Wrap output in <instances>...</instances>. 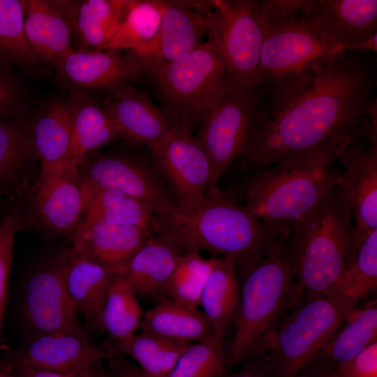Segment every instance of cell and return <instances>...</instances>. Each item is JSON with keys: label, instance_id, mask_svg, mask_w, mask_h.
I'll list each match as a JSON object with an SVG mask.
<instances>
[{"label": "cell", "instance_id": "cell-1", "mask_svg": "<svg viewBox=\"0 0 377 377\" xmlns=\"http://www.w3.org/2000/svg\"><path fill=\"white\" fill-rule=\"evenodd\" d=\"M376 89V54L343 51L313 62L256 101V124L242 158L256 167L334 165L351 140L377 141Z\"/></svg>", "mask_w": 377, "mask_h": 377}, {"label": "cell", "instance_id": "cell-2", "mask_svg": "<svg viewBox=\"0 0 377 377\" xmlns=\"http://www.w3.org/2000/svg\"><path fill=\"white\" fill-rule=\"evenodd\" d=\"M161 231L184 252L205 251L235 258L239 278L267 257L284 237L220 190L200 205L177 211Z\"/></svg>", "mask_w": 377, "mask_h": 377}, {"label": "cell", "instance_id": "cell-3", "mask_svg": "<svg viewBox=\"0 0 377 377\" xmlns=\"http://www.w3.org/2000/svg\"><path fill=\"white\" fill-rule=\"evenodd\" d=\"M244 171L223 190L254 217L283 237L338 185L342 171L309 162L284 161Z\"/></svg>", "mask_w": 377, "mask_h": 377}, {"label": "cell", "instance_id": "cell-4", "mask_svg": "<svg viewBox=\"0 0 377 377\" xmlns=\"http://www.w3.org/2000/svg\"><path fill=\"white\" fill-rule=\"evenodd\" d=\"M239 280L240 309L227 352L231 366L264 357L281 320L304 298L289 235Z\"/></svg>", "mask_w": 377, "mask_h": 377}, {"label": "cell", "instance_id": "cell-5", "mask_svg": "<svg viewBox=\"0 0 377 377\" xmlns=\"http://www.w3.org/2000/svg\"><path fill=\"white\" fill-rule=\"evenodd\" d=\"M351 208L337 186L292 227L295 279L303 297L331 292L354 260Z\"/></svg>", "mask_w": 377, "mask_h": 377}, {"label": "cell", "instance_id": "cell-6", "mask_svg": "<svg viewBox=\"0 0 377 377\" xmlns=\"http://www.w3.org/2000/svg\"><path fill=\"white\" fill-rule=\"evenodd\" d=\"M144 68L159 107L177 126L192 133L232 84L207 41L179 60Z\"/></svg>", "mask_w": 377, "mask_h": 377}, {"label": "cell", "instance_id": "cell-7", "mask_svg": "<svg viewBox=\"0 0 377 377\" xmlns=\"http://www.w3.org/2000/svg\"><path fill=\"white\" fill-rule=\"evenodd\" d=\"M357 305L335 291L303 298L279 324L264 357L266 377H296Z\"/></svg>", "mask_w": 377, "mask_h": 377}, {"label": "cell", "instance_id": "cell-8", "mask_svg": "<svg viewBox=\"0 0 377 377\" xmlns=\"http://www.w3.org/2000/svg\"><path fill=\"white\" fill-rule=\"evenodd\" d=\"M263 16V15H262ZM263 43L256 80V101L278 91L311 64L343 51L302 17H264Z\"/></svg>", "mask_w": 377, "mask_h": 377}, {"label": "cell", "instance_id": "cell-9", "mask_svg": "<svg viewBox=\"0 0 377 377\" xmlns=\"http://www.w3.org/2000/svg\"><path fill=\"white\" fill-rule=\"evenodd\" d=\"M205 16L206 41L215 50L231 82L255 98L265 24L261 1L212 0Z\"/></svg>", "mask_w": 377, "mask_h": 377}, {"label": "cell", "instance_id": "cell-10", "mask_svg": "<svg viewBox=\"0 0 377 377\" xmlns=\"http://www.w3.org/2000/svg\"><path fill=\"white\" fill-rule=\"evenodd\" d=\"M87 188L77 168L63 165L38 177L20 205V229L29 228L47 239L66 237L80 223Z\"/></svg>", "mask_w": 377, "mask_h": 377}, {"label": "cell", "instance_id": "cell-11", "mask_svg": "<svg viewBox=\"0 0 377 377\" xmlns=\"http://www.w3.org/2000/svg\"><path fill=\"white\" fill-rule=\"evenodd\" d=\"M256 109L255 98L232 82L196 130L194 137L212 167L210 195L219 191L222 176L243 158L255 127Z\"/></svg>", "mask_w": 377, "mask_h": 377}, {"label": "cell", "instance_id": "cell-12", "mask_svg": "<svg viewBox=\"0 0 377 377\" xmlns=\"http://www.w3.org/2000/svg\"><path fill=\"white\" fill-rule=\"evenodd\" d=\"M69 252L70 248L66 249L42 263L23 282L20 316L26 342L47 333L81 326L66 283Z\"/></svg>", "mask_w": 377, "mask_h": 377}, {"label": "cell", "instance_id": "cell-13", "mask_svg": "<svg viewBox=\"0 0 377 377\" xmlns=\"http://www.w3.org/2000/svg\"><path fill=\"white\" fill-rule=\"evenodd\" d=\"M149 149L151 165L168 187L177 211L196 207L210 195L211 164L192 133L177 127Z\"/></svg>", "mask_w": 377, "mask_h": 377}, {"label": "cell", "instance_id": "cell-14", "mask_svg": "<svg viewBox=\"0 0 377 377\" xmlns=\"http://www.w3.org/2000/svg\"><path fill=\"white\" fill-rule=\"evenodd\" d=\"M87 186L118 191L145 203L161 223L177 212L176 202L152 165L124 154L88 156L77 168Z\"/></svg>", "mask_w": 377, "mask_h": 377}, {"label": "cell", "instance_id": "cell-15", "mask_svg": "<svg viewBox=\"0 0 377 377\" xmlns=\"http://www.w3.org/2000/svg\"><path fill=\"white\" fill-rule=\"evenodd\" d=\"M343 167L338 186L351 208L354 249L377 230V141L369 138L351 140L339 162Z\"/></svg>", "mask_w": 377, "mask_h": 377}, {"label": "cell", "instance_id": "cell-16", "mask_svg": "<svg viewBox=\"0 0 377 377\" xmlns=\"http://www.w3.org/2000/svg\"><path fill=\"white\" fill-rule=\"evenodd\" d=\"M106 353L92 344L80 327L47 333L26 342L0 363L13 370L24 367L55 373H69L105 359Z\"/></svg>", "mask_w": 377, "mask_h": 377}, {"label": "cell", "instance_id": "cell-17", "mask_svg": "<svg viewBox=\"0 0 377 377\" xmlns=\"http://www.w3.org/2000/svg\"><path fill=\"white\" fill-rule=\"evenodd\" d=\"M54 64L59 78L80 92L105 91L145 76L141 62L132 52L126 50L71 49Z\"/></svg>", "mask_w": 377, "mask_h": 377}, {"label": "cell", "instance_id": "cell-18", "mask_svg": "<svg viewBox=\"0 0 377 377\" xmlns=\"http://www.w3.org/2000/svg\"><path fill=\"white\" fill-rule=\"evenodd\" d=\"M105 92L103 105L121 138L131 143L149 147L179 127L145 91L133 83L122 84Z\"/></svg>", "mask_w": 377, "mask_h": 377}, {"label": "cell", "instance_id": "cell-19", "mask_svg": "<svg viewBox=\"0 0 377 377\" xmlns=\"http://www.w3.org/2000/svg\"><path fill=\"white\" fill-rule=\"evenodd\" d=\"M153 232L135 226L81 219L68 237L71 260L89 261L121 271Z\"/></svg>", "mask_w": 377, "mask_h": 377}, {"label": "cell", "instance_id": "cell-20", "mask_svg": "<svg viewBox=\"0 0 377 377\" xmlns=\"http://www.w3.org/2000/svg\"><path fill=\"white\" fill-rule=\"evenodd\" d=\"M163 10L152 57L138 59L142 65L179 60L206 41L205 16L213 1L163 0Z\"/></svg>", "mask_w": 377, "mask_h": 377}, {"label": "cell", "instance_id": "cell-21", "mask_svg": "<svg viewBox=\"0 0 377 377\" xmlns=\"http://www.w3.org/2000/svg\"><path fill=\"white\" fill-rule=\"evenodd\" d=\"M302 18L332 41L355 45L377 34V1L313 0Z\"/></svg>", "mask_w": 377, "mask_h": 377}, {"label": "cell", "instance_id": "cell-22", "mask_svg": "<svg viewBox=\"0 0 377 377\" xmlns=\"http://www.w3.org/2000/svg\"><path fill=\"white\" fill-rule=\"evenodd\" d=\"M72 5L69 1H24L26 37L34 54L41 64H54L73 49L70 20Z\"/></svg>", "mask_w": 377, "mask_h": 377}, {"label": "cell", "instance_id": "cell-23", "mask_svg": "<svg viewBox=\"0 0 377 377\" xmlns=\"http://www.w3.org/2000/svg\"><path fill=\"white\" fill-rule=\"evenodd\" d=\"M184 253L167 235L156 231L119 273L137 297L159 302L165 300V286Z\"/></svg>", "mask_w": 377, "mask_h": 377}, {"label": "cell", "instance_id": "cell-24", "mask_svg": "<svg viewBox=\"0 0 377 377\" xmlns=\"http://www.w3.org/2000/svg\"><path fill=\"white\" fill-rule=\"evenodd\" d=\"M377 341V302L372 300L350 311L332 337L300 374L334 370Z\"/></svg>", "mask_w": 377, "mask_h": 377}, {"label": "cell", "instance_id": "cell-25", "mask_svg": "<svg viewBox=\"0 0 377 377\" xmlns=\"http://www.w3.org/2000/svg\"><path fill=\"white\" fill-rule=\"evenodd\" d=\"M241 303V284L232 256L217 257L202 291L200 304L214 335L224 341L237 321Z\"/></svg>", "mask_w": 377, "mask_h": 377}, {"label": "cell", "instance_id": "cell-26", "mask_svg": "<svg viewBox=\"0 0 377 377\" xmlns=\"http://www.w3.org/2000/svg\"><path fill=\"white\" fill-rule=\"evenodd\" d=\"M68 100L72 117L68 163L77 168L91 152L121 138L102 103L80 91Z\"/></svg>", "mask_w": 377, "mask_h": 377}, {"label": "cell", "instance_id": "cell-27", "mask_svg": "<svg viewBox=\"0 0 377 377\" xmlns=\"http://www.w3.org/2000/svg\"><path fill=\"white\" fill-rule=\"evenodd\" d=\"M27 114L0 120V192L10 195L25 186L34 162L38 161Z\"/></svg>", "mask_w": 377, "mask_h": 377}, {"label": "cell", "instance_id": "cell-28", "mask_svg": "<svg viewBox=\"0 0 377 377\" xmlns=\"http://www.w3.org/2000/svg\"><path fill=\"white\" fill-rule=\"evenodd\" d=\"M119 271L84 260H71L66 269V283L77 313L85 320L87 330L98 332L101 317L110 285Z\"/></svg>", "mask_w": 377, "mask_h": 377}, {"label": "cell", "instance_id": "cell-29", "mask_svg": "<svg viewBox=\"0 0 377 377\" xmlns=\"http://www.w3.org/2000/svg\"><path fill=\"white\" fill-rule=\"evenodd\" d=\"M163 10V0H128L117 31L105 50L130 51L140 60L151 58Z\"/></svg>", "mask_w": 377, "mask_h": 377}, {"label": "cell", "instance_id": "cell-30", "mask_svg": "<svg viewBox=\"0 0 377 377\" xmlns=\"http://www.w3.org/2000/svg\"><path fill=\"white\" fill-rule=\"evenodd\" d=\"M71 124L68 100L49 103L33 120L34 145L40 164L38 177L68 164Z\"/></svg>", "mask_w": 377, "mask_h": 377}, {"label": "cell", "instance_id": "cell-31", "mask_svg": "<svg viewBox=\"0 0 377 377\" xmlns=\"http://www.w3.org/2000/svg\"><path fill=\"white\" fill-rule=\"evenodd\" d=\"M140 329L187 344L214 335L205 314L198 307L163 300L144 313Z\"/></svg>", "mask_w": 377, "mask_h": 377}, {"label": "cell", "instance_id": "cell-32", "mask_svg": "<svg viewBox=\"0 0 377 377\" xmlns=\"http://www.w3.org/2000/svg\"><path fill=\"white\" fill-rule=\"evenodd\" d=\"M87 188L82 219L158 230L159 220L143 202L113 189Z\"/></svg>", "mask_w": 377, "mask_h": 377}, {"label": "cell", "instance_id": "cell-33", "mask_svg": "<svg viewBox=\"0 0 377 377\" xmlns=\"http://www.w3.org/2000/svg\"><path fill=\"white\" fill-rule=\"evenodd\" d=\"M128 3V0H86L74 6L71 25L80 49L105 50L117 31Z\"/></svg>", "mask_w": 377, "mask_h": 377}, {"label": "cell", "instance_id": "cell-34", "mask_svg": "<svg viewBox=\"0 0 377 377\" xmlns=\"http://www.w3.org/2000/svg\"><path fill=\"white\" fill-rule=\"evenodd\" d=\"M110 342L123 355L133 358L151 377H167L188 345L142 331Z\"/></svg>", "mask_w": 377, "mask_h": 377}, {"label": "cell", "instance_id": "cell-35", "mask_svg": "<svg viewBox=\"0 0 377 377\" xmlns=\"http://www.w3.org/2000/svg\"><path fill=\"white\" fill-rule=\"evenodd\" d=\"M133 288L119 272L110 285L101 317V330L110 341L124 339L140 329L144 315Z\"/></svg>", "mask_w": 377, "mask_h": 377}, {"label": "cell", "instance_id": "cell-36", "mask_svg": "<svg viewBox=\"0 0 377 377\" xmlns=\"http://www.w3.org/2000/svg\"><path fill=\"white\" fill-rule=\"evenodd\" d=\"M24 10V0H0V62L30 72L41 63L26 37Z\"/></svg>", "mask_w": 377, "mask_h": 377}, {"label": "cell", "instance_id": "cell-37", "mask_svg": "<svg viewBox=\"0 0 377 377\" xmlns=\"http://www.w3.org/2000/svg\"><path fill=\"white\" fill-rule=\"evenodd\" d=\"M216 258H205L198 252L182 253L165 286L164 299L198 307Z\"/></svg>", "mask_w": 377, "mask_h": 377}, {"label": "cell", "instance_id": "cell-38", "mask_svg": "<svg viewBox=\"0 0 377 377\" xmlns=\"http://www.w3.org/2000/svg\"><path fill=\"white\" fill-rule=\"evenodd\" d=\"M377 288V230L369 235L359 247L354 260L332 291L358 305Z\"/></svg>", "mask_w": 377, "mask_h": 377}, {"label": "cell", "instance_id": "cell-39", "mask_svg": "<svg viewBox=\"0 0 377 377\" xmlns=\"http://www.w3.org/2000/svg\"><path fill=\"white\" fill-rule=\"evenodd\" d=\"M223 342L212 335L188 344L167 377H223L228 366Z\"/></svg>", "mask_w": 377, "mask_h": 377}, {"label": "cell", "instance_id": "cell-40", "mask_svg": "<svg viewBox=\"0 0 377 377\" xmlns=\"http://www.w3.org/2000/svg\"><path fill=\"white\" fill-rule=\"evenodd\" d=\"M20 230V207L7 213L0 221V349H7L3 319L6 306L8 281L16 233Z\"/></svg>", "mask_w": 377, "mask_h": 377}, {"label": "cell", "instance_id": "cell-41", "mask_svg": "<svg viewBox=\"0 0 377 377\" xmlns=\"http://www.w3.org/2000/svg\"><path fill=\"white\" fill-rule=\"evenodd\" d=\"M29 98L13 66L0 62V120L27 114Z\"/></svg>", "mask_w": 377, "mask_h": 377}, {"label": "cell", "instance_id": "cell-42", "mask_svg": "<svg viewBox=\"0 0 377 377\" xmlns=\"http://www.w3.org/2000/svg\"><path fill=\"white\" fill-rule=\"evenodd\" d=\"M338 377H377V341L334 369Z\"/></svg>", "mask_w": 377, "mask_h": 377}, {"label": "cell", "instance_id": "cell-43", "mask_svg": "<svg viewBox=\"0 0 377 377\" xmlns=\"http://www.w3.org/2000/svg\"><path fill=\"white\" fill-rule=\"evenodd\" d=\"M261 12L264 17L290 19L302 17L310 9L313 0H264Z\"/></svg>", "mask_w": 377, "mask_h": 377}, {"label": "cell", "instance_id": "cell-44", "mask_svg": "<svg viewBox=\"0 0 377 377\" xmlns=\"http://www.w3.org/2000/svg\"><path fill=\"white\" fill-rule=\"evenodd\" d=\"M107 354L109 377H151L129 362L112 343L105 340L100 346Z\"/></svg>", "mask_w": 377, "mask_h": 377}, {"label": "cell", "instance_id": "cell-45", "mask_svg": "<svg viewBox=\"0 0 377 377\" xmlns=\"http://www.w3.org/2000/svg\"><path fill=\"white\" fill-rule=\"evenodd\" d=\"M267 367L263 357L249 360L241 364L237 371L226 374L223 377H266Z\"/></svg>", "mask_w": 377, "mask_h": 377}, {"label": "cell", "instance_id": "cell-46", "mask_svg": "<svg viewBox=\"0 0 377 377\" xmlns=\"http://www.w3.org/2000/svg\"><path fill=\"white\" fill-rule=\"evenodd\" d=\"M81 368L65 374L51 372L24 367H15L12 371L15 377H75Z\"/></svg>", "mask_w": 377, "mask_h": 377}, {"label": "cell", "instance_id": "cell-47", "mask_svg": "<svg viewBox=\"0 0 377 377\" xmlns=\"http://www.w3.org/2000/svg\"><path fill=\"white\" fill-rule=\"evenodd\" d=\"M343 51L365 52L376 54L377 52V34L360 43L352 45L343 46Z\"/></svg>", "mask_w": 377, "mask_h": 377}, {"label": "cell", "instance_id": "cell-48", "mask_svg": "<svg viewBox=\"0 0 377 377\" xmlns=\"http://www.w3.org/2000/svg\"><path fill=\"white\" fill-rule=\"evenodd\" d=\"M96 363L84 366L79 370L75 377H95Z\"/></svg>", "mask_w": 377, "mask_h": 377}, {"label": "cell", "instance_id": "cell-49", "mask_svg": "<svg viewBox=\"0 0 377 377\" xmlns=\"http://www.w3.org/2000/svg\"><path fill=\"white\" fill-rule=\"evenodd\" d=\"M310 377H338L334 370L319 371L305 375Z\"/></svg>", "mask_w": 377, "mask_h": 377}, {"label": "cell", "instance_id": "cell-50", "mask_svg": "<svg viewBox=\"0 0 377 377\" xmlns=\"http://www.w3.org/2000/svg\"><path fill=\"white\" fill-rule=\"evenodd\" d=\"M0 377H15L10 370L7 367L0 363Z\"/></svg>", "mask_w": 377, "mask_h": 377}, {"label": "cell", "instance_id": "cell-51", "mask_svg": "<svg viewBox=\"0 0 377 377\" xmlns=\"http://www.w3.org/2000/svg\"><path fill=\"white\" fill-rule=\"evenodd\" d=\"M95 377H109L108 374L103 370L101 362H96L95 365Z\"/></svg>", "mask_w": 377, "mask_h": 377}, {"label": "cell", "instance_id": "cell-52", "mask_svg": "<svg viewBox=\"0 0 377 377\" xmlns=\"http://www.w3.org/2000/svg\"><path fill=\"white\" fill-rule=\"evenodd\" d=\"M296 377H310V376H305V375H302V374H300V375H298V376H296Z\"/></svg>", "mask_w": 377, "mask_h": 377}, {"label": "cell", "instance_id": "cell-53", "mask_svg": "<svg viewBox=\"0 0 377 377\" xmlns=\"http://www.w3.org/2000/svg\"><path fill=\"white\" fill-rule=\"evenodd\" d=\"M3 195L0 192V199Z\"/></svg>", "mask_w": 377, "mask_h": 377}]
</instances>
